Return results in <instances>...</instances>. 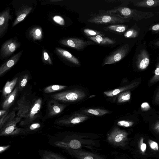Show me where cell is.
Returning a JSON list of instances; mask_svg holds the SVG:
<instances>
[{"label": "cell", "instance_id": "obj_1", "mask_svg": "<svg viewBox=\"0 0 159 159\" xmlns=\"http://www.w3.org/2000/svg\"><path fill=\"white\" fill-rule=\"evenodd\" d=\"M128 135L127 132L116 127L108 134L107 140L113 146L122 148L128 144Z\"/></svg>", "mask_w": 159, "mask_h": 159}, {"label": "cell", "instance_id": "obj_2", "mask_svg": "<svg viewBox=\"0 0 159 159\" xmlns=\"http://www.w3.org/2000/svg\"><path fill=\"white\" fill-rule=\"evenodd\" d=\"M126 18L119 15L100 14L90 18L88 20V21L97 24H118L126 22Z\"/></svg>", "mask_w": 159, "mask_h": 159}, {"label": "cell", "instance_id": "obj_3", "mask_svg": "<svg viewBox=\"0 0 159 159\" xmlns=\"http://www.w3.org/2000/svg\"><path fill=\"white\" fill-rule=\"evenodd\" d=\"M85 93L81 90H72L63 92L52 96L55 99L65 102L78 101L85 96Z\"/></svg>", "mask_w": 159, "mask_h": 159}, {"label": "cell", "instance_id": "obj_4", "mask_svg": "<svg viewBox=\"0 0 159 159\" xmlns=\"http://www.w3.org/2000/svg\"><path fill=\"white\" fill-rule=\"evenodd\" d=\"M129 50L128 44H125L118 48L105 58L103 66L115 63L122 60L127 54Z\"/></svg>", "mask_w": 159, "mask_h": 159}, {"label": "cell", "instance_id": "obj_5", "mask_svg": "<svg viewBox=\"0 0 159 159\" xmlns=\"http://www.w3.org/2000/svg\"><path fill=\"white\" fill-rule=\"evenodd\" d=\"M72 157L77 159H108L100 154H97L80 149H66Z\"/></svg>", "mask_w": 159, "mask_h": 159}, {"label": "cell", "instance_id": "obj_6", "mask_svg": "<svg viewBox=\"0 0 159 159\" xmlns=\"http://www.w3.org/2000/svg\"><path fill=\"white\" fill-rule=\"evenodd\" d=\"M61 44L77 50L84 49L87 46L93 44L94 43L91 41H85L79 38H68L60 40Z\"/></svg>", "mask_w": 159, "mask_h": 159}, {"label": "cell", "instance_id": "obj_7", "mask_svg": "<svg viewBox=\"0 0 159 159\" xmlns=\"http://www.w3.org/2000/svg\"><path fill=\"white\" fill-rule=\"evenodd\" d=\"M20 46L19 42L13 39L6 41L2 45L0 50L1 57L4 58L12 54Z\"/></svg>", "mask_w": 159, "mask_h": 159}, {"label": "cell", "instance_id": "obj_8", "mask_svg": "<svg viewBox=\"0 0 159 159\" xmlns=\"http://www.w3.org/2000/svg\"><path fill=\"white\" fill-rule=\"evenodd\" d=\"M12 18L9 8L1 12L0 14V38H1L7 32L8 28L9 20Z\"/></svg>", "mask_w": 159, "mask_h": 159}, {"label": "cell", "instance_id": "obj_9", "mask_svg": "<svg viewBox=\"0 0 159 159\" xmlns=\"http://www.w3.org/2000/svg\"><path fill=\"white\" fill-rule=\"evenodd\" d=\"M33 7L26 5L22 6L16 12V18L13 22L12 28L23 20L30 13Z\"/></svg>", "mask_w": 159, "mask_h": 159}, {"label": "cell", "instance_id": "obj_10", "mask_svg": "<svg viewBox=\"0 0 159 159\" xmlns=\"http://www.w3.org/2000/svg\"><path fill=\"white\" fill-rule=\"evenodd\" d=\"M150 62L149 56L146 51L143 49L137 57L136 64L140 70H143L148 66Z\"/></svg>", "mask_w": 159, "mask_h": 159}, {"label": "cell", "instance_id": "obj_11", "mask_svg": "<svg viewBox=\"0 0 159 159\" xmlns=\"http://www.w3.org/2000/svg\"><path fill=\"white\" fill-rule=\"evenodd\" d=\"M23 51H21L11 57L8 60L2 65L0 68V75L13 66L20 58Z\"/></svg>", "mask_w": 159, "mask_h": 159}, {"label": "cell", "instance_id": "obj_12", "mask_svg": "<svg viewBox=\"0 0 159 159\" xmlns=\"http://www.w3.org/2000/svg\"><path fill=\"white\" fill-rule=\"evenodd\" d=\"M55 51L57 54L61 58L75 64H80L78 59L67 50L61 48H56Z\"/></svg>", "mask_w": 159, "mask_h": 159}, {"label": "cell", "instance_id": "obj_13", "mask_svg": "<svg viewBox=\"0 0 159 159\" xmlns=\"http://www.w3.org/2000/svg\"><path fill=\"white\" fill-rule=\"evenodd\" d=\"M139 84L140 83L139 82H134L117 89L110 91H105L104 92V93L107 96L112 97L122 92L135 88L138 86Z\"/></svg>", "mask_w": 159, "mask_h": 159}, {"label": "cell", "instance_id": "obj_14", "mask_svg": "<svg viewBox=\"0 0 159 159\" xmlns=\"http://www.w3.org/2000/svg\"><path fill=\"white\" fill-rule=\"evenodd\" d=\"M88 38L93 42L101 45H111L116 43L114 40L108 37H102L101 35L88 37Z\"/></svg>", "mask_w": 159, "mask_h": 159}, {"label": "cell", "instance_id": "obj_15", "mask_svg": "<svg viewBox=\"0 0 159 159\" xmlns=\"http://www.w3.org/2000/svg\"><path fill=\"white\" fill-rule=\"evenodd\" d=\"M29 35L34 40H40L43 38L42 29L40 27H34L30 30Z\"/></svg>", "mask_w": 159, "mask_h": 159}, {"label": "cell", "instance_id": "obj_16", "mask_svg": "<svg viewBox=\"0 0 159 159\" xmlns=\"http://www.w3.org/2000/svg\"><path fill=\"white\" fill-rule=\"evenodd\" d=\"M41 159H67L57 153L47 150L41 152Z\"/></svg>", "mask_w": 159, "mask_h": 159}, {"label": "cell", "instance_id": "obj_17", "mask_svg": "<svg viewBox=\"0 0 159 159\" xmlns=\"http://www.w3.org/2000/svg\"><path fill=\"white\" fill-rule=\"evenodd\" d=\"M136 7L151 8L159 6V0H143L134 4Z\"/></svg>", "mask_w": 159, "mask_h": 159}, {"label": "cell", "instance_id": "obj_18", "mask_svg": "<svg viewBox=\"0 0 159 159\" xmlns=\"http://www.w3.org/2000/svg\"><path fill=\"white\" fill-rule=\"evenodd\" d=\"M17 87L13 91L7 96L2 105V107L3 109H7L13 101L17 92Z\"/></svg>", "mask_w": 159, "mask_h": 159}, {"label": "cell", "instance_id": "obj_19", "mask_svg": "<svg viewBox=\"0 0 159 159\" xmlns=\"http://www.w3.org/2000/svg\"><path fill=\"white\" fill-rule=\"evenodd\" d=\"M127 26L123 25L113 24L110 25L105 28V30L111 31L116 32L122 33L127 29Z\"/></svg>", "mask_w": 159, "mask_h": 159}, {"label": "cell", "instance_id": "obj_20", "mask_svg": "<svg viewBox=\"0 0 159 159\" xmlns=\"http://www.w3.org/2000/svg\"><path fill=\"white\" fill-rule=\"evenodd\" d=\"M18 78H16L11 81H8L6 83L4 88L3 93L4 96H6L8 95L11 93L13 89L16 85Z\"/></svg>", "mask_w": 159, "mask_h": 159}, {"label": "cell", "instance_id": "obj_21", "mask_svg": "<svg viewBox=\"0 0 159 159\" xmlns=\"http://www.w3.org/2000/svg\"><path fill=\"white\" fill-rule=\"evenodd\" d=\"M131 97V92L126 91L120 93L118 95L117 102L119 103H123L129 101Z\"/></svg>", "mask_w": 159, "mask_h": 159}, {"label": "cell", "instance_id": "obj_22", "mask_svg": "<svg viewBox=\"0 0 159 159\" xmlns=\"http://www.w3.org/2000/svg\"><path fill=\"white\" fill-rule=\"evenodd\" d=\"M87 112L97 116H102L109 113V111L100 109H91L86 111Z\"/></svg>", "mask_w": 159, "mask_h": 159}, {"label": "cell", "instance_id": "obj_23", "mask_svg": "<svg viewBox=\"0 0 159 159\" xmlns=\"http://www.w3.org/2000/svg\"><path fill=\"white\" fill-rule=\"evenodd\" d=\"M66 86L58 85H54L49 86L46 88L44 90L46 93L53 92L65 89Z\"/></svg>", "mask_w": 159, "mask_h": 159}, {"label": "cell", "instance_id": "obj_24", "mask_svg": "<svg viewBox=\"0 0 159 159\" xmlns=\"http://www.w3.org/2000/svg\"><path fill=\"white\" fill-rule=\"evenodd\" d=\"M88 118L86 116L84 115H79L73 117L70 121V123L77 124L83 122Z\"/></svg>", "mask_w": 159, "mask_h": 159}, {"label": "cell", "instance_id": "obj_25", "mask_svg": "<svg viewBox=\"0 0 159 159\" xmlns=\"http://www.w3.org/2000/svg\"><path fill=\"white\" fill-rule=\"evenodd\" d=\"M41 100L39 99L31 110L30 114V117H33L40 110L41 105Z\"/></svg>", "mask_w": 159, "mask_h": 159}, {"label": "cell", "instance_id": "obj_26", "mask_svg": "<svg viewBox=\"0 0 159 159\" xmlns=\"http://www.w3.org/2000/svg\"><path fill=\"white\" fill-rule=\"evenodd\" d=\"M42 57V60L43 62L46 64H52V62L50 57L45 49H43Z\"/></svg>", "mask_w": 159, "mask_h": 159}, {"label": "cell", "instance_id": "obj_27", "mask_svg": "<svg viewBox=\"0 0 159 159\" xmlns=\"http://www.w3.org/2000/svg\"><path fill=\"white\" fill-rule=\"evenodd\" d=\"M159 77V63L157 64L154 71V75L151 79L149 83L152 84L157 82V79Z\"/></svg>", "mask_w": 159, "mask_h": 159}, {"label": "cell", "instance_id": "obj_28", "mask_svg": "<svg viewBox=\"0 0 159 159\" xmlns=\"http://www.w3.org/2000/svg\"><path fill=\"white\" fill-rule=\"evenodd\" d=\"M84 33L87 36H89V37L100 35L101 34V33L99 31L89 29H84Z\"/></svg>", "mask_w": 159, "mask_h": 159}, {"label": "cell", "instance_id": "obj_29", "mask_svg": "<svg viewBox=\"0 0 159 159\" xmlns=\"http://www.w3.org/2000/svg\"><path fill=\"white\" fill-rule=\"evenodd\" d=\"M137 32L133 29L127 31L124 34L125 37L128 38H134L137 36Z\"/></svg>", "mask_w": 159, "mask_h": 159}, {"label": "cell", "instance_id": "obj_30", "mask_svg": "<svg viewBox=\"0 0 159 159\" xmlns=\"http://www.w3.org/2000/svg\"><path fill=\"white\" fill-rule=\"evenodd\" d=\"M134 123V122L133 121L122 120L118 121L117 123V125L123 127H130L132 126Z\"/></svg>", "mask_w": 159, "mask_h": 159}, {"label": "cell", "instance_id": "obj_31", "mask_svg": "<svg viewBox=\"0 0 159 159\" xmlns=\"http://www.w3.org/2000/svg\"><path fill=\"white\" fill-rule=\"evenodd\" d=\"M52 19L55 23L60 25H64L65 24L64 20L61 16L58 15L55 16L53 17Z\"/></svg>", "mask_w": 159, "mask_h": 159}, {"label": "cell", "instance_id": "obj_32", "mask_svg": "<svg viewBox=\"0 0 159 159\" xmlns=\"http://www.w3.org/2000/svg\"><path fill=\"white\" fill-rule=\"evenodd\" d=\"M144 139L142 137L139 141V148L141 153L144 154L146 152L147 146L145 143H143Z\"/></svg>", "mask_w": 159, "mask_h": 159}, {"label": "cell", "instance_id": "obj_33", "mask_svg": "<svg viewBox=\"0 0 159 159\" xmlns=\"http://www.w3.org/2000/svg\"><path fill=\"white\" fill-rule=\"evenodd\" d=\"M148 142L151 149L156 151L158 150L159 146L156 142L151 139H148Z\"/></svg>", "mask_w": 159, "mask_h": 159}, {"label": "cell", "instance_id": "obj_34", "mask_svg": "<svg viewBox=\"0 0 159 159\" xmlns=\"http://www.w3.org/2000/svg\"><path fill=\"white\" fill-rule=\"evenodd\" d=\"M152 128L155 132L159 134V120L156 121L152 125Z\"/></svg>", "mask_w": 159, "mask_h": 159}, {"label": "cell", "instance_id": "obj_35", "mask_svg": "<svg viewBox=\"0 0 159 159\" xmlns=\"http://www.w3.org/2000/svg\"><path fill=\"white\" fill-rule=\"evenodd\" d=\"M14 126L11 125L7 127L5 130L4 134H9L11 133L14 129Z\"/></svg>", "mask_w": 159, "mask_h": 159}, {"label": "cell", "instance_id": "obj_36", "mask_svg": "<svg viewBox=\"0 0 159 159\" xmlns=\"http://www.w3.org/2000/svg\"><path fill=\"white\" fill-rule=\"evenodd\" d=\"M150 108L149 104L147 102L143 103L141 105V108L143 110L147 111Z\"/></svg>", "mask_w": 159, "mask_h": 159}, {"label": "cell", "instance_id": "obj_37", "mask_svg": "<svg viewBox=\"0 0 159 159\" xmlns=\"http://www.w3.org/2000/svg\"><path fill=\"white\" fill-rule=\"evenodd\" d=\"M40 127V125L39 123H36L32 124L30 126V128L31 130H34L39 128Z\"/></svg>", "mask_w": 159, "mask_h": 159}, {"label": "cell", "instance_id": "obj_38", "mask_svg": "<svg viewBox=\"0 0 159 159\" xmlns=\"http://www.w3.org/2000/svg\"><path fill=\"white\" fill-rule=\"evenodd\" d=\"M154 100L155 102H159V89L155 94Z\"/></svg>", "mask_w": 159, "mask_h": 159}, {"label": "cell", "instance_id": "obj_39", "mask_svg": "<svg viewBox=\"0 0 159 159\" xmlns=\"http://www.w3.org/2000/svg\"><path fill=\"white\" fill-rule=\"evenodd\" d=\"M27 82V79L25 78H23L21 80L20 85L21 87L25 86Z\"/></svg>", "mask_w": 159, "mask_h": 159}, {"label": "cell", "instance_id": "obj_40", "mask_svg": "<svg viewBox=\"0 0 159 159\" xmlns=\"http://www.w3.org/2000/svg\"><path fill=\"white\" fill-rule=\"evenodd\" d=\"M54 111L56 113H58L61 111V109L57 106H55L53 107Z\"/></svg>", "mask_w": 159, "mask_h": 159}, {"label": "cell", "instance_id": "obj_41", "mask_svg": "<svg viewBox=\"0 0 159 159\" xmlns=\"http://www.w3.org/2000/svg\"><path fill=\"white\" fill-rule=\"evenodd\" d=\"M152 29V30L155 31L159 30V24H157L153 26Z\"/></svg>", "mask_w": 159, "mask_h": 159}, {"label": "cell", "instance_id": "obj_42", "mask_svg": "<svg viewBox=\"0 0 159 159\" xmlns=\"http://www.w3.org/2000/svg\"><path fill=\"white\" fill-rule=\"evenodd\" d=\"M8 147V146H5V147L1 146L0 147V152H1L4 151L5 149H7Z\"/></svg>", "mask_w": 159, "mask_h": 159}, {"label": "cell", "instance_id": "obj_43", "mask_svg": "<svg viewBox=\"0 0 159 159\" xmlns=\"http://www.w3.org/2000/svg\"><path fill=\"white\" fill-rule=\"evenodd\" d=\"M155 44L156 45L159 46V40L156 42Z\"/></svg>", "mask_w": 159, "mask_h": 159}, {"label": "cell", "instance_id": "obj_44", "mask_svg": "<svg viewBox=\"0 0 159 159\" xmlns=\"http://www.w3.org/2000/svg\"><path fill=\"white\" fill-rule=\"evenodd\" d=\"M62 0H51L50 1L53 2H57L59 1H61Z\"/></svg>", "mask_w": 159, "mask_h": 159}, {"label": "cell", "instance_id": "obj_45", "mask_svg": "<svg viewBox=\"0 0 159 159\" xmlns=\"http://www.w3.org/2000/svg\"><path fill=\"white\" fill-rule=\"evenodd\" d=\"M159 81V77L157 80V82Z\"/></svg>", "mask_w": 159, "mask_h": 159}]
</instances>
